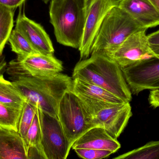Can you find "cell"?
I'll list each match as a JSON object with an SVG mask.
<instances>
[{"label":"cell","mask_w":159,"mask_h":159,"mask_svg":"<svg viewBox=\"0 0 159 159\" xmlns=\"http://www.w3.org/2000/svg\"><path fill=\"white\" fill-rule=\"evenodd\" d=\"M120 0H86V21L81 44L80 59L88 58L97 33L106 16Z\"/></svg>","instance_id":"7"},{"label":"cell","mask_w":159,"mask_h":159,"mask_svg":"<svg viewBox=\"0 0 159 159\" xmlns=\"http://www.w3.org/2000/svg\"><path fill=\"white\" fill-rule=\"evenodd\" d=\"M123 9L116 6L105 17L92 47V53L110 56L132 34L147 30Z\"/></svg>","instance_id":"4"},{"label":"cell","mask_w":159,"mask_h":159,"mask_svg":"<svg viewBox=\"0 0 159 159\" xmlns=\"http://www.w3.org/2000/svg\"><path fill=\"white\" fill-rule=\"evenodd\" d=\"M120 148L117 139L109 135L106 131L99 127H95L86 132L73 144L72 148L94 149L116 152Z\"/></svg>","instance_id":"14"},{"label":"cell","mask_w":159,"mask_h":159,"mask_svg":"<svg viewBox=\"0 0 159 159\" xmlns=\"http://www.w3.org/2000/svg\"><path fill=\"white\" fill-rule=\"evenodd\" d=\"M45 4H48L49 2L51 1V0H42Z\"/></svg>","instance_id":"30"},{"label":"cell","mask_w":159,"mask_h":159,"mask_svg":"<svg viewBox=\"0 0 159 159\" xmlns=\"http://www.w3.org/2000/svg\"><path fill=\"white\" fill-rule=\"evenodd\" d=\"M16 63L20 69L12 83L25 101L57 117L60 101L65 92L72 89V78L61 73L46 78L34 77Z\"/></svg>","instance_id":"1"},{"label":"cell","mask_w":159,"mask_h":159,"mask_svg":"<svg viewBox=\"0 0 159 159\" xmlns=\"http://www.w3.org/2000/svg\"><path fill=\"white\" fill-rule=\"evenodd\" d=\"M57 117L72 145L82 134L95 127L91 115L71 90L65 92L60 101Z\"/></svg>","instance_id":"5"},{"label":"cell","mask_w":159,"mask_h":159,"mask_svg":"<svg viewBox=\"0 0 159 159\" xmlns=\"http://www.w3.org/2000/svg\"><path fill=\"white\" fill-rule=\"evenodd\" d=\"M148 102L150 106L154 108L159 107V89L150 91Z\"/></svg>","instance_id":"27"},{"label":"cell","mask_w":159,"mask_h":159,"mask_svg":"<svg viewBox=\"0 0 159 159\" xmlns=\"http://www.w3.org/2000/svg\"><path fill=\"white\" fill-rule=\"evenodd\" d=\"M19 32L39 54L54 56L52 42L48 34L39 23L30 19L20 10L15 29Z\"/></svg>","instance_id":"11"},{"label":"cell","mask_w":159,"mask_h":159,"mask_svg":"<svg viewBox=\"0 0 159 159\" xmlns=\"http://www.w3.org/2000/svg\"><path fill=\"white\" fill-rule=\"evenodd\" d=\"M147 39L150 49L159 58V30L147 35Z\"/></svg>","instance_id":"25"},{"label":"cell","mask_w":159,"mask_h":159,"mask_svg":"<svg viewBox=\"0 0 159 159\" xmlns=\"http://www.w3.org/2000/svg\"><path fill=\"white\" fill-rule=\"evenodd\" d=\"M50 3V22L58 43L79 49L85 28L86 0H51Z\"/></svg>","instance_id":"3"},{"label":"cell","mask_w":159,"mask_h":159,"mask_svg":"<svg viewBox=\"0 0 159 159\" xmlns=\"http://www.w3.org/2000/svg\"><path fill=\"white\" fill-rule=\"evenodd\" d=\"M28 153L29 159H47L43 153L40 145L29 147Z\"/></svg>","instance_id":"26"},{"label":"cell","mask_w":159,"mask_h":159,"mask_svg":"<svg viewBox=\"0 0 159 159\" xmlns=\"http://www.w3.org/2000/svg\"><path fill=\"white\" fill-rule=\"evenodd\" d=\"M97 85L128 102L132 99L130 90L119 65L112 58L101 53H92L90 57L78 62L72 79Z\"/></svg>","instance_id":"2"},{"label":"cell","mask_w":159,"mask_h":159,"mask_svg":"<svg viewBox=\"0 0 159 159\" xmlns=\"http://www.w3.org/2000/svg\"><path fill=\"white\" fill-rule=\"evenodd\" d=\"M25 100L12 82L0 75V102L18 108H22Z\"/></svg>","instance_id":"17"},{"label":"cell","mask_w":159,"mask_h":159,"mask_svg":"<svg viewBox=\"0 0 159 159\" xmlns=\"http://www.w3.org/2000/svg\"><path fill=\"white\" fill-rule=\"evenodd\" d=\"M17 62L20 68L28 74L38 78L55 76L63 69L62 62L54 56L39 53L31 55Z\"/></svg>","instance_id":"12"},{"label":"cell","mask_w":159,"mask_h":159,"mask_svg":"<svg viewBox=\"0 0 159 159\" xmlns=\"http://www.w3.org/2000/svg\"><path fill=\"white\" fill-rule=\"evenodd\" d=\"M42 130L39 108L37 107V111L34 116L31 125L30 126L26 136L24 138L25 145L27 149L31 146L40 145L41 143Z\"/></svg>","instance_id":"23"},{"label":"cell","mask_w":159,"mask_h":159,"mask_svg":"<svg viewBox=\"0 0 159 159\" xmlns=\"http://www.w3.org/2000/svg\"><path fill=\"white\" fill-rule=\"evenodd\" d=\"M71 90L80 99L114 104L128 102L97 85L78 78L73 79Z\"/></svg>","instance_id":"16"},{"label":"cell","mask_w":159,"mask_h":159,"mask_svg":"<svg viewBox=\"0 0 159 159\" xmlns=\"http://www.w3.org/2000/svg\"><path fill=\"white\" fill-rule=\"evenodd\" d=\"M8 42L11 46L12 51L17 55L18 62L31 55L38 53L27 39L16 29L12 30Z\"/></svg>","instance_id":"19"},{"label":"cell","mask_w":159,"mask_h":159,"mask_svg":"<svg viewBox=\"0 0 159 159\" xmlns=\"http://www.w3.org/2000/svg\"><path fill=\"white\" fill-rule=\"evenodd\" d=\"M28 152L18 132L0 127V159H29Z\"/></svg>","instance_id":"15"},{"label":"cell","mask_w":159,"mask_h":159,"mask_svg":"<svg viewBox=\"0 0 159 159\" xmlns=\"http://www.w3.org/2000/svg\"><path fill=\"white\" fill-rule=\"evenodd\" d=\"M118 6L145 29L159 25V12L149 0H120Z\"/></svg>","instance_id":"13"},{"label":"cell","mask_w":159,"mask_h":159,"mask_svg":"<svg viewBox=\"0 0 159 159\" xmlns=\"http://www.w3.org/2000/svg\"><path fill=\"white\" fill-rule=\"evenodd\" d=\"M159 12V0H149Z\"/></svg>","instance_id":"29"},{"label":"cell","mask_w":159,"mask_h":159,"mask_svg":"<svg viewBox=\"0 0 159 159\" xmlns=\"http://www.w3.org/2000/svg\"><path fill=\"white\" fill-rule=\"evenodd\" d=\"M132 116L130 102L115 104L98 111L93 116L95 127L104 129L112 137L117 139Z\"/></svg>","instance_id":"10"},{"label":"cell","mask_w":159,"mask_h":159,"mask_svg":"<svg viewBox=\"0 0 159 159\" xmlns=\"http://www.w3.org/2000/svg\"><path fill=\"white\" fill-rule=\"evenodd\" d=\"M42 136L41 148L47 159H67L72 145L65 135L57 117L39 108Z\"/></svg>","instance_id":"6"},{"label":"cell","mask_w":159,"mask_h":159,"mask_svg":"<svg viewBox=\"0 0 159 159\" xmlns=\"http://www.w3.org/2000/svg\"><path fill=\"white\" fill-rule=\"evenodd\" d=\"M74 150L77 155L83 159H102L109 157L113 153L108 150L99 149L77 148Z\"/></svg>","instance_id":"24"},{"label":"cell","mask_w":159,"mask_h":159,"mask_svg":"<svg viewBox=\"0 0 159 159\" xmlns=\"http://www.w3.org/2000/svg\"><path fill=\"white\" fill-rule=\"evenodd\" d=\"M15 10L0 4V56L13 30Z\"/></svg>","instance_id":"18"},{"label":"cell","mask_w":159,"mask_h":159,"mask_svg":"<svg viewBox=\"0 0 159 159\" xmlns=\"http://www.w3.org/2000/svg\"><path fill=\"white\" fill-rule=\"evenodd\" d=\"M121 69L132 94L159 89V58Z\"/></svg>","instance_id":"9"},{"label":"cell","mask_w":159,"mask_h":159,"mask_svg":"<svg viewBox=\"0 0 159 159\" xmlns=\"http://www.w3.org/2000/svg\"><path fill=\"white\" fill-rule=\"evenodd\" d=\"M37 109V107L35 106L26 101L24 102L18 128V133L23 140L32 123Z\"/></svg>","instance_id":"22"},{"label":"cell","mask_w":159,"mask_h":159,"mask_svg":"<svg viewBox=\"0 0 159 159\" xmlns=\"http://www.w3.org/2000/svg\"><path fill=\"white\" fill-rule=\"evenodd\" d=\"M22 108H16L0 102V127L18 132Z\"/></svg>","instance_id":"20"},{"label":"cell","mask_w":159,"mask_h":159,"mask_svg":"<svg viewBox=\"0 0 159 159\" xmlns=\"http://www.w3.org/2000/svg\"><path fill=\"white\" fill-rule=\"evenodd\" d=\"M113 159H159V141H151Z\"/></svg>","instance_id":"21"},{"label":"cell","mask_w":159,"mask_h":159,"mask_svg":"<svg viewBox=\"0 0 159 159\" xmlns=\"http://www.w3.org/2000/svg\"><path fill=\"white\" fill-rule=\"evenodd\" d=\"M26 0H0V4L16 9L21 6Z\"/></svg>","instance_id":"28"},{"label":"cell","mask_w":159,"mask_h":159,"mask_svg":"<svg viewBox=\"0 0 159 159\" xmlns=\"http://www.w3.org/2000/svg\"><path fill=\"white\" fill-rule=\"evenodd\" d=\"M146 32V30L141 31L132 34L109 57L115 60L120 68L152 59L159 58L150 49Z\"/></svg>","instance_id":"8"}]
</instances>
